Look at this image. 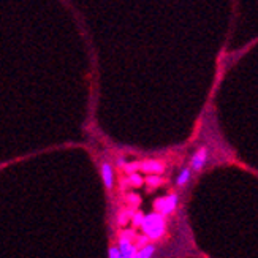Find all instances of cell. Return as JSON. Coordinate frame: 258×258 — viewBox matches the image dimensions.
<instances>
[{
    "mask_svg": "<svg viewBox=\"0 0 258 258\" xmlns=\"http://www.w3.org/2000/svg\"><path fill=\"white\" fill-rule=\"evenodd\" d=\"M143 233L152 241H159L165 236L166 233V219L160 212H152L149 216H144L141 227Z\"/></svg>",
    "mask_w": 258,
    "mask_h": 258,
    "instance_id": "1",
    "label": "cell"
},
{
    "mask_svg": "<svg viewBox=\"0 0 258 258\" xmlns=\"http://www.w3.org/2000/svg\"><path fill=\"white\" fill-rule=\"evenodd\" d=\"M177 194H171V195H168V197H163V198H159V200H155V203H154V208L157 212H160L162 216H171L173 212L176 211V206H177Z\"/></svg>",
    "mask_w": 258,
    "mask_h": 258,
    "instance_id": "2",
    "label": "cell"
},
{
    "mask_svg": "<svg viewBox=\"0 0 258 258\" xmlns=\"http://www.w3.org/2000/svg\"><path fill=\"white\" fill-rule=\"evenodd\" d=\"M208 159H209V151H208V148H205V146H203V148H200L194 154L192 159H190V166H192L194 171H201L206 166Z\"/></svg>",
    "mask_w": 258,
    "mask_h": 258,
    "instance_id": "3",
    "label": "cell"
},
{
    "mask_svg": "<svg viewBox=\"0 0 258 258\" xmlns=\"http://www.w3.org/2000/svg\"><path fill=\"white\" fill-rule=\"evenodd\" d=\"M137 245L132 242V238L125 236L124 233H122V236L119 239V252H120V256H125V258H135L137 255Z\"/></svg>",
    "mask_w": 258,
    "mask_h": 258,
    "instance_id": "4",
    "label": "cell"
},
{
    "mask_svg": "<svg viewBox=\"0 0 258 258\" xmlns=\"http://www.w3.org/2000/svg\"><path fill=\"white\" fill-rule=\"evenodd\" d=\"M100 174H102V179H103V184H105L106 190L111 192L114 187V170H113V166H111V163L103 162L102 166H100Z\"/></svg>",
    "mask_w": 258,
    "mask_h": 258,
    "instance_id": "5",
    "label": "cell"
},
{
    "mask_svg": "<svg viewBox=\"0 0 258 258\" xmlns=\"http://www.w3.org/2000/svg\"><path fill=\"white\" fill-rule=\"evenodd\" d=\"M140 170L141 171H146V173H154V174H160L163 173L165 166L162 162L159 160H144V162H140Z\"/></svg>",
    "mask_w": 258,
    "mask_h": 258,
    "instance_id": "6",
    "label": "cell"
},
{
    "mask_svg": "<svg viewBox=\"0 0 258 258\" xmlns=\"http://www.w3.org/2000/svg\"><path fill=\"white\" fill-rule=\"evenodd\" d=\"M155 253V245L154 244H144L143 247H140L137 250V258H149Z\"/></svg>",
    "mask_w": 258,
    "mask_h": 258,
    "instance_id": "7",
    "label": "cell"
},
{
    "mask_svg": "<svg viewBox=\"0 0 258 258\" xmlns=\"http://www.w3.org/2000/svg\"><path fill=\"white\" fill-rule=\"evenodd\" d=\"M190 176H192V168H184V170L179 173V176L176 179V184L179 187H184L190 181Z\"/></svg>",
    "mask_w": 258,
    "mask_h": 258,
    "instance_id": "8",
    "label": "cell"
},
{
    "mask_svg": "<svg viewBox=\"0 0 258 258\" xmlns=\"http://www.w3.org/2000/svg\"><path fill=\"white\" fill-rule=\"evenodd\" d=\"M128 182H130V185H133V187H143L144 185V177L141 176V174H138V173H130L128 174Z\"/></svg>",
    "mask_w": 258,
    "mask_h": 258,
    "instance_id": "9",
    "label": "cell"
},
{
    "mask_svg": "<svg viewBox=\"0 0 258 258\" xmlns=\"http://www.w3.org/2000/svg\"><path fill=\"white\" fill-rule=\"evenodd\" d=\"M144 184H148L149 187H159L160 184H162V177L159 176V174H154V173H151L148 177H144Z\"/></svg>",
    "mask_w": 258,
    "mask_h": 258,
    "instance_id": "10",
    "label": "cell"
},
{
    "mask_svg": "<svg viewBox=\"0 0 258 258\" xmlns=\"http://www.w3.org/2000/svg\"><path fill=\"white\" fill-rule=\"evenodd\" d=\"M132 216H133V211H128V209H124L119 214V225L120 227H125L127 223L130 222V219H132Z\"/></svg>",
    "mask_w": 258,
    "mask_h": 258,
    "instance_id": "11",
    "label": "cell"
},
{
    "mask_svg": "<svg viewBox=\"0 0 258 258\" xmlns=\"http://www.w3.org/2000/svg\"><path fill=\"white\" fill-rule=\"evenodd\" d=\"M143 219H144V214H143V212H135L130 220H132V223H133V227H135V228H140V227H141V223H143Z\"/></svg>",
    "mask_w": 258,
    "mask_h": 258,
    "instance_id": "12",
    "label": "cell"
},
{
    "mask_svg": "<svg viewBox=\"0 0 258 258\" xmlns=\"http://www.w3.org/2000/svg\"><path fill=\"white\" fill-rule=\"evenodd\" d=\"M127 201H128V205H132L133 208H137L138 205H141V198L138 195H135V194H128Z\"/></svg>",
    "mask_w": 258,
    "mask_h": 258,
    "instance_id": "13",
    "label": "cell"
},
{
    "mask_svg": "<svg viewBox=\"0 0 258 258\" xmlns=\"http://www.w3.org/2000/svg\"><path fill=\"white\" fill-rule=\"evenodd\" d=\"M124 168H125V171L130 174V173H133V171L140 170V162H132V163H128V162H127V165H125Z\"/></svg>",
    "mask_w": 258,
    "mask_h": 258,
    "instance_id": "14",
    "label": "cell"
},
{
    "mask_svg": "<svg viewBox=\"0 0 258 258\" xmlns=\"http://www.w3.org/2000/svg\"><path fill=\"white\" fill-rule=\"evenodd\" d=\"M148 241H149V238L146 236V234H143V236L137 238V244H135V245H137V249H140V247H143L144 244H148Z\"/></svg>",
    "mask_w": 258,
    "mask_h": 258,
    "instance_id": "15",
    "label": "cell"
},
{
    "mask_svg": "<svg viewBox=\"0 0 258 258\" xmlns=\"http://www.w3.org/2000/svg\"><path fill=\"white\" fill-rule=\"evenodd\" d=\"M108 256H109V258H120L119 247H111L109 252H108Z\"/></svg>",
    "mask_w": 258,
    "mask_h": 258,
    "instance_id": "16",
    "label": "cell"
},
{
    "mask_svg": "<svg viewBox=\"0 0 258 258\" xmlns=\"http://www.w3.org/2000/svg\"><path fill=\"white\" fill-rule=\"evenodd\" d=\"M117 165H119V166H125V165H127V160L124 159V157H120V159L117 160Z\"/></svg>",
    "mask_w": 258,
    "mask_h": 258,
    "instance_id": "17",
    "label": "cell"
}]
</instances>
